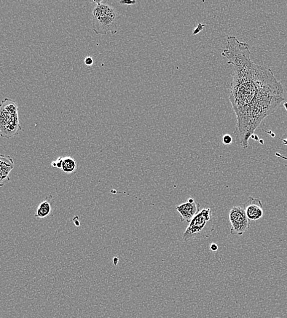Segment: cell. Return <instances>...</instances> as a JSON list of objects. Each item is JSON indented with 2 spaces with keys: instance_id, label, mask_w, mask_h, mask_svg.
I'll list each match as a JSON object with an SVG mask.
<instances>
[{
  "instance_id": "obj_14",
  "label": "cell",
  "mask_w": 287,
  "mask_h": 318,
  "mask_svg": "<svg viewBox=\"0 0 287 318\" xmlns=\"http://www.w3.org/2000/svg\"><path fill=\"white\" fill-rule=\"evenodd\" d=\"M93 62H94V61L92 58L90 57H88L85 58V64L86 65L92 66L93 65Z\"/></svg>"
},
{
  "instance_id": "obj_2",
  "label": "cell",
  "mask_w": 287,
  "mask_h": 318,
  "mask_svg": "<svg viewBox=\"0 0 287 318\" xmlns=\"http://www.w3.org/2000/svg\"><path fill=\"white\" fill-rule=\"evenodd\" d=\"M96 4L92 12L93 30L96 34L106 35L118 33L119 15L116 10L103 1H94Z\"/></svg>"
},
{
  "instance_id": "obj_15",
  "label": "cell",
  "mask_w": 287,
  "mask_h": 318,
  "mask_svg": "<svg viewBox=\"0 0 287 318\" xmlns=\"http://www.w3.org/2000/svg\"><path fill=\"white\" fill-rule=\"evenodd\" d=\"M120 3L121 4L125 5H132L136 3V1H130V0H126V1H120Z\"/></svg>"
},
{
  "instance_id": "obj_11",
  "label": "cell",
  "mask_w": 287,
  "mask_h": 318,
  "mask_svg": "<svg viewBox=\"0 0 287 318\" xmlns=\"http://www.w3.org/2000/svg\"><path fill=\"white\" fill-rule=\"evenodd\" d=\"M63 158L64 157H58L55 161L52 162V166L54 168H59V169H61L63 163Z\"/></svg>"
},
{
  "instance_id": "obj_4",
  "label": "cell",
  "mask_w": 287,
  "mask_h": 318,
  "mask_svg": "<svg viewBox=\"0 0 287 318\" xmlns=\"http://www.w3.org/2000/svg\"><path fill=\"white\" fill-rule=\"evenodd\" d=\"M0 133L1 137L9 139L17 135L21 130L18 119V108L15 101L6 98L1 104Z\"/></svg>"
},
{
  "instance_id": "obj_12",
  "label": "cell",
  "mask_w": 287,
  "mask_h": 318,
  "mask_svg": "<svg viewBox=\"0 0 287 318\" xmlns=\"http://www.w3.org/2000/svg\"><path fill=\"white\" fill-rule=\"evenodd\" d=\"M233 141V138L231 135L229 134L225 135L222 138V143H223L224 145H229L230 144H232Z\"/></svg>"
},
{
  "instance_id": "obj_5",
  "label": "cell",
  "mask_w": 287,
  "mask_h": 318,
  "mask_svg": "<svg viewBox=\"0 0 287 318\" xmlns=\"http://www.w3.org/2000/svg\"><path fill=\"white\" fill-rule=\"evenodd\" d=\"M229 217L231 224L230 234L233 236H242L250 228L251 221L247 217L243 207H233Z\"/></svg>"
},
{
  "instance_id": "obj_7",
  "label": "cell",
  "mask_w": 287,
  "mask_h": 318,
  "mask_svg": "<svg viewBox=\"0 0 287 318\" xmlns=\"http://www.w3.org/2000/svg\"><path fill=\"white\" fill-rule=\"evenodd\" d=\"M247 217L250 221L260 220L264 214V206L261 200L249 197V200L243 205Z\"/></svg>"
},
{
  "instance_id": "obj_17",
  "label": "cell",
  "mask_w": 287,
  "mask_h": 318,
  "mask_svg": "<svg viewBox=\"0 0 287 318\" xmlns=\"http://www.w3.org/2000/svg\"><path fill=\"white\" fill-rule=\"evenodd\" d=\"M113 261H114V265L116 266L117 264H118V263H119V258L115 257L114 258V260H113Z\"/></svg>"
},
{
  "instance_id": "obj_18",
  "label": "cell",
  "mask_w": 287,
  "mask_h": 318,
  "mask_svg": "<svg viewBox=\"0 0 287 318\" xmlns=\"http://www.w3.org/2000/svg\"></svg>"
},
{
  "instance_id": "obj_1",
  "label": "cell",
  "mask_w": 287,
  "mask_h": 318,
  "mask_svg": "<svg viewBox=\"0 0 287 318\" xmlns=\"http://www.w3.org/2000/svg\"><path fill=\"white\" fill-rule=\"evenodd\" d=\"M251 54L248 44L232 36L222 52L233 66L229 100L237 119L236 140L245 149L262 122L285 101L283 85L271 69L254 63Z\"/></svg>"
},
{
  "instance_id": "obj_8",
  "label": "cell",
  "mask_w": 287,
  "mask_h": 318,
  "mask_svg": "<svg viewBox=\"0 0 287 318\" xmlns=\"http://www.w3.org/2000/svg\"><path fill=\"white\" fill-rule=\"evenodd\" d=\"M14 168V162L11 157L0 155V186L10 181L9 173Z\"/></svg>"
},
{
  "instance_id": "obj_6",
  "label": "cell",
  "mask_w": 287,
  "mask_h": 318,
  "mask_svg": "<svg viewBox=\"0 0 287 318\" xmlns=\"http://www.w3.org/2000/svg\"><path fill=\"white\" fill-rule=\"evenodd\" d=\"M176 210L179 213L181 221H186L190 223L192 219L199 213L200 205L195 202L194 199H189L187 202L177 206Z\"/></svg>"
},
{
  "instance_id": "obj_9",
  "label": "cell",
  "mask_w": 287,
  "mask_h": 318,
  "mask_svg": "<svg viewBox=\"0 0 287 318\" xmlns=\"http://www.w3.org/2000/svg\"><path fill=\"white\" fill-rule=\"evenodd\" d=\"M52 196H49L45 198L44 201L40 203L36 211L34 217L39 218H44L50 215L52 212V205L53 203Z\"/></svg>"
},
{
  "instance_id": "obj_13",
  "label": "cell",
  "mask_w": 287,
  "mask_h": 318,
  "mask_svg": "<svg viewBox=\"0 0 287 318\" xmlns=\"http://www.w3.org/2000/svg\"><path fill=\"white\" fill-rule=\"evenodd\" d=\"M206 25H204V24L198 23V25L197 26V28H195L193 31V34L194 35H196L197 34L199 33L202 30L203 27H205Z\"/></svg>"
},
{
  "instance_id": "obj_16",
  "label": "cell",
  "mask_w": 287,
  "mask_h": 318,
  "mask_svg": "<svg viewBox=\"0 0 287 318\" xmlns=\"http://www.w3.org/2000/svg\"><path fill=\"white\" fill-rule=\"evenodd\" d=\"M210 250L212 252H216L218 250V245L216 244H211L210 245Z\"/></svg>"
},
{
  "instance_id": "obj_10",
  "label": "cell",
  "mask_w": 287,
  "mask_h": 318,
  "mask_svg": "<svg viewBox=\"0 0 287 318\" xmlns=\"http://www.w3.org/2000/svg\"><path fill=\"white\" fill-rule=\"evenodd\" d=\"M77 169L76 160L71 157H65L63 158V163L61 170L68 174L73 173Z\"/></svg>"
},
{
  "instance_id": "obj_3",
  "label": "cell",
  "mask_w": 287,
  "mask_h": 318,
  "mask_svg": "<svg viewBox=\"0 0 287 318\" xmlns=\"http://www.w3.org/2000/svg\"><path fill=\"white\" fill-rule=\"evenodd\" d=\"M215 226V219L211 208H205L200 211L190 221L186 231L182 234V240L188 242L210 236Z\"/></svg>"
}]
</instances>
